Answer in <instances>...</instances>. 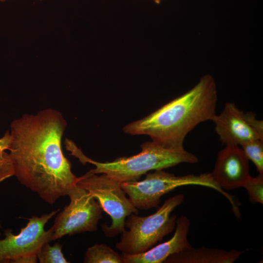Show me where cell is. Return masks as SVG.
<instances>
[{
    "label": "cell",
    "mask_w": 263,
    "mask_h": 263,
    "mask_svg": "<svg viewBox=\"0 0 263 263\" xmlns=\"http://www.w3.org/2000/svg\"><path fill=\"white\" fill-rule=\"evenodd\" d=\"M120 185L132 204L139 210L157 207L162 196L177 188L187 185L212 188L225 197L231 206L236 203L234 196L221 188L214 181L210 173L176 176L164 169L156 170L147 174L142 181L123 182Z\"/></svg>",
    "instance_id": "5b68a950"
},
{
    "label": "cell",
    "mask_w": 263,
    "mask_h": 263,
    "mask_svg": "<svg viewBox=\"0 0 263 263\" xmlns=\"http://www.w3.org/2000/svg\"><path fill=\"white\" fill-rule=\"evenodd\" d=\"M248 160L238 145H226L218 152L210 174L223 190L243 187L250 176Z\"/></svg>",
    "instance_id": "9c48e42d"
},
{
    "label": "cell",
    "mask_w": 263,
    "mask_h": 263,
    "mask_svg": "<svg viewBox=\"0 0 263 263\" xmlns=\"http://www.w3.org/2000/svg\"><path fill=\"white\" fill-rule=\"evenodd\" d=\"M242 150L248 160L255 165L259 174H263V141L255 139L241 145Z\"/></svg>",
    "instance_id": "5bb4252c"
},
{
    "label": "cell",
    "mask_w": 263,
    "mask_h": 263,
    "mask_svg": "<svg viewBox=\"0 0 263 263\" xmlns=\"http://www.w3.org/2000/svg\"><path fill=\"white\" fill-rule=\"evenodd\" d=\"M62 244L56 243L50 245L45 243L40 248L37 255L40 263H68L62 252Z\"/></svg>",
    "instance_id": "9a60e30c"
},
{
    "label": "cell",
    "mask_w": 263,
    "mask_h": 263,
    "mask_svg": "<svg viewBox=\"0 0 263 263\" xmlns=\"http://www.w3.org/2000/svg\"><path fill=\"white\" fill-rule=\"evenodd\" d=\"M85 263H123L121 256L105 244H96L85 252Z\"/></svg>",
    "instance_id": "4fadbf2b"
},
{
    "label": "cell",
    "mask_w": 263,
    "mask_h": 263,
    "mask_svg": "<svg viewBox=\"0 0 263 263\" xmlns=\"http://www.w3.org/2000/svg\"><path fill=\"white\" fill-rule=\"evenodd\" d=\"M244 113L234 103L228 102L225 103L223 111L212 119L216 133L225 146H241L251 140H263L248 124Z\"/></svg>",
    "instance_id": "30bf717a"
},
{
    "label": "cell",
    "mask_w": 263,
    "mask_h": 263,
    "mask_svg": "<svg viewBox=\"0 0 263 263\" xmlns=\"http://www.w3.org/2000/svg\"><path fill=\"white\" fill-rule=\"evenodd\" d=\"M76 185L96 200L103 211L111 217V225H101L102 231L107 237L113 238L121 234L125 229L127 217L132 213L138 214V209L127 197L120 183L104 173L98 175L90 170L78 177Z\"/></svg>",
    "instance_id": "8992f818"
},
{
    "label": "cell",
    "mask_w": 263,
    "mask_h": 263,
    "mask_svg": "<svg viewBox=\"0 0 263 263\" xmlns=\"http://www.w3.org/2000/svg\"><path fill=\"white\" fill-rule=\"evenodd\" d=\"M243 187L246 190L251 203L263 204V174H259L256 177L250 176Z\"/></svg>",
    "instance_id": "2e32d148"
},
{
    "label": "cell",
    "mask_w": 263,
    "mask_h": 263,
    "mask_svg": "<svg viewBox=\"0 0 263 263\" xmlns=\"http://www.w3.org/2000/svg\"><path fill=\"white\" fill-rule=\"evenodd\" d=\"M9 139V132L7 131L4 135L0 139V151H5L7 149Z\"/></svg>",
    "instance_id": "ac0fdd59"
},
{
    "label": "cell",
    "mask_w": 263,
    "mask_h": 263,
    "mask_svg": "<svg viewBox=\"0 0 263 263\" xmlns=\"http://www.w3.org/2000/svg\"><path fill=\"white\" fill-rule=\"evenodd\" d=\"M190 225L188 218L181 216L177 218L175 231L169 240L140 254L122 253L123 263H163L170 255L190 248L188 239Z\"/></svg>",
    "instance_id": "8fae6325"
},
{
    "label": "cell",
    "mask_w": 263,
    "mask_h": 263,
    "mask_svg": "<svg viewBox=\"0 0 263 263\" xmlns=\"http://www.w3.org/2000/svg\"><path fill=\"white\" fill-rule=\"evenodd\" d=\"M59 210H53L41 217L32 216L18 235L11 229L5 231L0 239V263H35L38 251L45 243L52 241L51 227L44 230L48 221Z\"/></svg>",
    "instance_id": "52a82bcc"
},
{
    "label": "cell",
    "mask_w": 263,
    "mask_h": 263,
    "mask_svg": "<svg viewBox=\"0 0 263 263\" xmlns=\"http://www.w3.org/2000/svg\"><path fill=\"white\" fill-rule=\"evenodd\" d=\"M244 251L215 248L191 247L169 256L164 263H233Z\"/></svg>",
    "instance_id": "7c38bea8"
},
{
    "label": "cell",
    "mask_w": 263,
    "mask_h": 263,
    "mask_svg": "<svg viewBox=\"0 0 263 263\" xmlns=\"http://www.w3.org/2000/svg\"><path fill=\"white\" fill-rule=\"evenodd\" d=\"M185 196L178 194L165 200L154 213L146 217L132 214L127 217L125 229L115 247L122 253L133 255L143 253L161 242L176 227L177 216L172 211L184 201Z\"/></svg>",
    "instance_id": "277c9868"
},
{
    "label": "cell",
    "mask_w": 263,
    "mask_h": 263,
    "mask_svg": "<svg viewBox=\"0 0 263 263\" xmlns=\"http://www.w3.org/2000/svg\"><path fill=\"white\" fill-rule=\"evenodd\" d=\"M162 0H153V1L156 3H157V4H159L160 3V2Z\"/></svg>",
    "instance_id": "d6986e66"
},
{
    "label": "cell",
    "mask_w": 263,
    "mask_h": 263,
    "mask_svg": "<svg viewBox=\"0 0 263 263\" xmlns=\"http://www.w3.org/2000/svg\"><path fill=\"white\" fill-rule=\"evenodd\" d=\"M245 119L249 126L258 133L261 139L263 140V122L262 120H258L256 114L248 112L244 113Z\"/></svg>",
    "instance_id": "e0dca14e"
},
{
    "label": "cell",
    "mask_w": 263,
    "mask_h": 263,
    "mask_svg": "<svg viewBox=\"0 0 263 263\" xmlns=\"http://www.w3.org/2000/svg\"><path fill=\"white\" fill-rule=\"evenodd\" d=\"M141 148L140 153L130 157H120L108 162H99L87 157L86 163L95 166L90 170L93 173H104L121 183L137 181L151 170L164 169L183 163L195 164L199 161L195 155L185 149H169L153 141L142 144Z\"/></svg>",
    "instance_id": "3957f363"
},
{
    "label": "cell",
    "mask_w": 263,
    "mask_h": 263,
    "mask_svg": "<svg viewBox=\"0 0 263 263\" xmlns=\"http://www.w3.org/2000/svg\"><path fill=\"white\" fill-rule=\"evenodd\" d=\"M66 126L61 113L50 108L13 120L8 142L10 152L0 151V182L15 176L50 204L67 195L78 177L62 150Z\"/></svg>",
    "instance_id": "6da1fadb"
},
{
    "label": "cell",
    "mask_w": 263,
    "mask_h": 263,
    "mask_svg": "<svg viewBox=\"0 0 263 263\" xmlns=\"http://www.w3.org/2000/svg\"><path fill=\"white\" fill-rule=\"evenodd\" d=\"M0 228H1V225H0Z\"/></svg>",
    "instance_id": "44dd1931"
},
{
    "label": "cell",
    "mask_w": 263,
    "mask_h": 263,
    "mask_svg": "<svg viewBox=\"0 0 263 263\" xmlns=\"http://www.w3.org/2000/svg\"><path fill=\"white\" fill-rule=\"evenodd\" d=\"M5 0H0V1L3 2V1H5Z\"/></svg>",
    "instance_id": "ffe728a7"
},
{
    "label": "cell",
    "mask_w": 263,
    "mask_h": 263,
    "mask_svg": "<svg viewBox=\"0 0 263 263\" xmlns=\"http://www.w3.org/2000/svg\"><path fill=\"white\" fill-rule=\"evenodd\" d=\"M70 204L57 215L53 225L52 241L65 235L96 230L102 218V208L84 188L76 185L68 192Z\"/></svg>",
    "instance_id": "ba28073f"
},
{
    "label": "cell",
    "mask_w": 263,
    "mask_h": 263,
    "mask_svg": "<svg viewBox=\"0 0 263 263\" xmlns=\"http://www.w3.org/2000/svg\"><path fill=\"white\" fill-rule=\"evenodd\" d=\"M216 87L207 75L191 90L142 119L127 124L124 132L147 135L164 147L184 149L187 135L200 123L212 120L216 114Z\"/></svg>",
    "instance_id": "7a4b0ae2"
}]
</instances>
